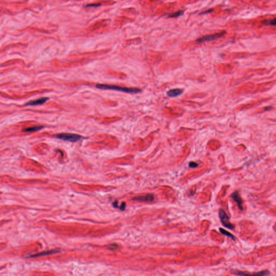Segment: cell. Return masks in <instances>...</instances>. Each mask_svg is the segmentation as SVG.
<instances>
[{
	"instance_id": "6da1fadb",
	"label": "cell",
	"mask_w": 276,
	"mask_h": 276,
	"mask_svg": "<svg viewBox=\"0 0 276 276\" xmlns=\"http://www.w3.org/2000/svg\"><path fill=\"white\" fill-rule=\"evenodd\" d=\"M96 87L98 89L101 90H112L115 91H120L122 92L132 93V94H137L142 91V90L141 89L136 87H119L112 85L98 84L96 85Z\"/></svg>"
},
{
	"instance_id": "7a4b0ae2",
	"label": "cell",
	"mask_w": 276,
	"mask_h": 276,
	"mask_svg": "<svg viewBox=\"0 0 276 276\" xmlns=\"http://www.w3.org/2000/svg\"><path fill=\"white\" fill-rule=\"evenodd\" d=\"M56 138L59 139H61L64 141H70V142H77L82 138L81 135L73 133L59 134L56 135Z\"/></svg>"
},
{
	"instance_id": "3957f363",
	"label": "cell",
	"mask_w": 276,
	"mask_h": 276,
	"mask_svg": "<svg viewBox=\"0 0 276 276\" xmlns=\"http://www.w3.org/2000/svg\"><path fill=\"white\" fill-rule=\"evenodd\" d=\"M226 34V31H222V32H218L214 34L208 35L206 36L201 37L196 40V42L199 43L210 42L212 40H215L216 39H220L222 36H223Z\"/></svg>"
},
{
	"instance_id": "277c9868",
	"label": "cell",
	"mask_w": 276,
	"mask_h": 276,
	"mask_svg": "<svg viewBox=\"0 0 276 276\" xmlns=\"http://www.w3.org/2000/svg\"><path fill=\"white\" fill-rule=\"evenodd\" d=\"M218 215H219V218L221 221V223L224 227H225L226 228H228L229 229H232V230L234 229V226L230 223L229 218L228 217L227 214H226V212L223 209H221L219 210Z\"/></svg>"
},
{
	"instance_id": "5b68a950",
	"label": "cell",
	"mask_w": 276,
	"mask_h": 276,
	"mask_svg": "<svg viewBox=\"0 0 276 276\" xmlns=\"http://www.w3.org/2000/svg\"><path fill=\"white\" fill-rule=\"evenodd\" d=\"M232 273L238 276H265L269 274V271L268 270H264L256 273H248L243 271H240L238 270H232Z\"/></svg>"
},
{
	"instance_id": "8992f818",
	"label": "cell",
	"mask_w": 276,
	"mask_h": 276,
	"mask_svg": "<svg viewBox=\"0 0 276 276\" xmlns=\"http://www.w3.org/2000/svg\"><path fill=\"white\" fill-rule=\"evenodd\" d=\"M133 199L139 202H152L154 199V196L153 194H149L145 195L137 196L133 198Z\"/></svg>"
},
{
	"instance_id": "52a82bcc",
	"label": "cell",
	"mask_w": 276,
	"mask_h": 276,
	"mask_svg": "<svg viewBox=\"0 0 276 276\" xmlns=\"http://www.w3.org/2000/svg\"><path fill=\"white\" fill-rule=\"evenodd\" d=\"M232 198L233 199L236 203L237 204L238 207L241 210H243V202H242V199L240 196V194L238 192H234L232 194Z\"/></svg>"
},
{
	"instance_id": "ba28073f",
	"label": "cell",
	"mask_w": 276,
	"mask_h": 276,
	"mask_svg": "<svg viewBox=\"0 0 276 276\" xmlns=\"http://www.w3.org/2000/svg\"><path fill=\"white\" fill-rule=\"evenodd\" d=\"M48 99V98H47V97H43V98H41L40 99L34 100V101H29L28 103H26V106H37V105H42L44 103H45Z\"/></svg>"
},
{
	"instance_id": "9c48e42d",
	"label": "cell",
	"mask_w": 276,
	"mask_h": 276,
	"mask_svg": "<svg viewBox=\"0 0 276 276\" xmlns=\"http://www.w3.org/2000/svg\"><path fill=\"white\" fill-rule=\"evenodd\" d=\"M184 91L183 90L180 89H174L170 90L167 92V95L169 97L171 98H174V97H177L183 93Z\"/></svg>"
},
{
	"instance_id": "30bf717a",
	"label": "cell",
	"mask_w": 276,
	"mask_h": 276,
	"mask_svg": "<svg viewBox=\"0 0 276 276\" xmlns=\"http://www.w3.org/2000/svg\"><path fill=\"white\" fill-rule=\"evenodd\" d=\"M58 252V251L56 250H49L46 251H44V252H40L37 254H34L32 256H31V257H40V256H46V255H49L51 254H56Z\"/></svg>"
},
{
	"instance_id": "8fae6325",
	"label": "cell",
	"mask_w": 276,
	"mask_h": 276,
	"mask_svg": "<svg viewBox=\"0 0 276 276\" xmlns=\"http://www.w3.org/2000/svg\"><path fill=\"white\" fill-rule=\"evenodd\" d=\"M184 14V11L183 10H179L177 11L176 12H173L171 13L168 16V17L169 18H176L177 17L181 16L182 15Z\"/></svg>"
},
{
	"instance_id": "7c38bea8",
	"label": "cell",
	"mask_w": 276,
	"mask_h": 276,
	"mask_svg": "<svg viewBox=\"0 0 276 276\" xmlns=\"http://www.w3.org/2000/svg\"><path fill=\"white\" fill-rule=\"evenodd\" d=\"M43 127V126H36V127H30V128H28L24 130L25 132H36V131H39L40 129H42Z\"/></svg>"
},
{
	"instance_id": "4fadbf2b",
	"label": "cell",
	"mask_w": 276,
	"mask_h": 276,
	"mask_svg": "<svg viewBox=\"0 0 276 276\" xmlns=\"http://www.w3.org/2000/svg\"><path fill=\"white\" fill-rule=\"evenodd\" d=\"M220 231L222 234H223V235H226V236H228L229 237L232 238V240H235V237L233 235L230 234V232H229L226 231V230H224L223 229H222V228H220Z\"/></svg>"
},
{
	"instance_id": "5bb4252c",
	"label": "cell",
	"mask_w": 276,
	"mask_h": 276,
	"mask_svg": "<svg viewBox=\"0 0 276 276\" xmlns=\"http://www.w3.org/2000/svg\"><path fill=\"white\" fill-rule=\"evenodd\" d=\"M265 25H270V26H276V18L270 20L264 21L263 22Z\"/></svg>"
},
{
	"instance_id": "9a60e30c",
	"label": "cell",
	"mask_w": 276,
	"mask_h": 276,
	"mask_svg": "<svg viewBox=\"0 0 276 276\" xmlns=\"http://www.w3.org/2000/svg\"><path fill=\"white\" fill-rule=\"evenodd\" d=\"M101 6V4H99V3H98V4H96V3H95V4H89L86 6V7H97Z\"/></svg>"
},
{
	"instance_id": "2e32d148",
	"label": "cell",
	"mask_w": 276,
	"mask_h": 276,
	"mask_svg": "<svg viewBox=\"0 0 276 276\" xmlns=\"http://www.w3.org/2000/svg\"><path fill=\"white\" fill-rule=\"evenodd\" d=\"M189 166L190 167L196 168L198 167V163H195V162H192L189 163Z\"/></svg>"
},
{
	"instance_id": "e0dca14e",
	"label": "cell",
	"mask_w": 276,
	"mask_h": 276,
	"mask_svg": "<svg viewBox=\"0 0 276 276\" xmlns=\"http://www.w3.org/2000/svg\"><path fill=\"white\" fill-rule=\"evenodd\" d=\"M117 248H118V246L116 244H112L109 246V249L111 250H115Z\"/></svg>"
},
{
	"instance_id": "ac0fdd59",
	"label": "cell",
	"mask_w": 276,
	"mask_h": 276,
	"mask_svg": "<svg viewBox=\"0 0 276 276\" xmlns=\"http://www.w3.org/2000/svg\"><path fill=\"white\" fill-rule=\"evenodd\" d=\"M125 207H126V204L124 202H123L122 204H121V206L119 207V209L121 210H124Z\"/></svg>"
},
{
	"instance_id": "d6986e66",
	"label": "cell",
	"mask_w": 276,
	"mask_h": 276,
	"mask_svg": "<svg viewBox=\"0 0 276 276\" xmlns=\"http://www.w3.org/2000/svg\"><path fill=\"white\" fill-rule=\"evenodd\" d=\"M213 11V9H208V10H206L205 12H201V14H208V13H210V12H212Z\"/></svg>"
}]
</instances>
